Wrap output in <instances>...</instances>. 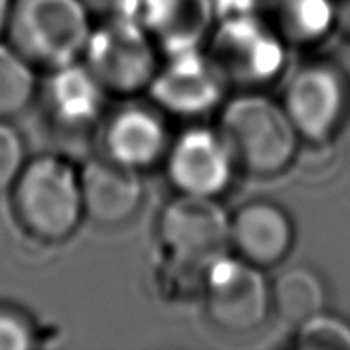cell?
Returning <instances> with one entry per match:
<instances>
[{
  "mask_svg": "<svg viewBox=\"0 0 350 350\" xmlns=\"http://www.w3.org/2000/svg\"><path fill=\"white\" fill-rule=\"evenodd\" d=\"M8 198L14 221L36 243H66L87 221L79 162L62 152L29 157Z\"/></svg>",
  "mask_w": 350,
  "mask_h": 350,
  "instance_id": "6da1fadb",
  "label": "cell"
},
{
  "mask_svg": "<svg viewBox=\"0 0 350 350\" xmlns=\"http://www.w3.org/2000/svg\"><path fill=\"white\" fill-rule=\"evenodd\" d=\"M92 29L83 0H14L4 40L47 72L81 61Z\"/></svg>",
  "mask_w": 350,
  "mask_h": 350,
  "instance_id": "7a4b0ae2",
  "label": "cell"
},
{
  "mask_svg": "<svg viewBox=\"0 0 350 350\" xmlns=\"http://www.w3.org/2000/svg\"><path fill=\"white\" fill-rule=\"evenodd\" d=\"M219 132L234 164L254 175H275L290 166L299 145V132L286 109L262 94L230 100L219 119Z\"/></svg>",
  "mask_w": 350,
  "mask_h": 350,
  "instance_id": "3957f363",
  "label": "cell"
},
{
  "mask_svg": "<svg viewBox=\"0 0 350 350\" xmlns=\"http://www.w3.org/2000/svg\"><path fill=\"white\" fill-rule=\"evenodd\" d=\"M159 46L139 19L94 23L83 62L111 98H136L147 92L160 66Z\"/></svg>",
  "mask_w": 350,
  "mask_h": 350,
  "instance_id": "277c9868",
  "label": "cell"
},
{
  "mask_svg": "<svg viewBox=\"0 0 350 350\" xmlns=\"http://www.w3.org/2000/svg\"><path fill=\"white\" fill-rule=\"evenodd\" d=\"M157 239L172 266L206 273L230 247V217L215 198L179 194L162 209Z\"/></svg>",
  "mask_w": 350,
  "mask_h": 350,
  "instance_id": "5b68a950",
  "label": "cell"
},
{
  "mask_svg": "<svg viewBox=\"0 0 350 350\" xmlns=\"http://www.w3.org/2000/svg\"><path fill=\"white\" fill-rule=\"evenodd\" d=\"M206 312L228 334H249L266 322L271 311V288L262 267L243 258L215 260L204 277Z\"/></svg>",
  "mask_w": 350,
  "mask_h": 350,
  "instance_id": "8992f818",
  "label": "cell"
},
{
  "mask_svg": "<svg viewBox=\"0 0 350 350\" xmlns=\"http://www.w3.org/2000/svg\"><path fill=\"white\" fill-rule=\"evenodd\" d=\"M209 61L222 81L239 87L267 83L282 68L281 36L251 14L226 16L215 32Z\"/></svg>",
  "mask_w": 350,
  "mask_h": 350,
  "instance_id": "52a82bcc",
  "label": "cell"
},
{
  "mask_svg": "<svg viewBox=\"0 0 350 350\" xmlns=\"http://www.w3.org/2000/svg\"><path fill=\"white\" fill-rule=\"evenodd\" d=\"M109 94L83 62L42 72L36 106L61 136L96 134L109 111Z\"/></svg>",
  "mask_w": 350,
  "mask_h": 350,
  "instance_id": "ba28073f",
  "label": "cell"
},
{
  "mask_svg": "<svg viewBox=\"0 0 350 350\" xmlns=\"http://www.w3.org/2000/svg\"><path fill=\"white\" fill-rule=\"evenodd\" d=\"M282 107L299 136L320 144L334 136L347 115L349 81L332 62H309L290 79Z\"/></svg>",
  "mask_w": 350,
  "mask_h": 350,
  "instance_id": "9c48e42d",
  "label": "cell"
},
{
  "mask_svg": "<svg viewBox=\"0 0 350 350\" xmlns=\"http://www.w3.org/2000/svg\"><path fill=\"white\" fill-rule=\"evenodd\" d=\"M96 134L102 157L139 174L164 162L172 144L162 109L136 98L109 109Z\"/></svg>",
  "mask_w": 350,
  "mask_h": 350,
  "instance_id": "30bf717a",
  "label": "cell"
},
{
  "mask_svg": "<svg viewBox=\"0 0 350 350\" xmlns=\"http://www.w3.org/2000/svg\"><path fill=\"white\" fill-rule=\"evenodd\" d=\"M164 162L175 191L207 198L219 196L228 187L234 166L221 132L198 126L172 139Z\"/></svg>",
  "mask_w": 350,
  "mask_h": 350,
  "instance_id": "8fae6325",
  "label": "cell"
},
{
  "mask_svg": "<svg viewBox=\"0 0 350 350\" xmlns=\"http://www.w3.org/2000/svg\"><path fill=\"white\" fill-rule=\"evenodd\" d=\"M222 77L213 62L202 57L198 49L170 53L160 64L147 92L152 104L174 115H200L219 104Z\"/></svg>",
  "mask_w": 350,
  "mask_h": 350,
  "instance_id": "7c38bea8",
  "label": "cell"
},
{
  "mask_svg": "<svg viewBox=\"0 0 350 350\" xmlns=\"http://www.w3.org/2000/svg\"><path fill=\"white\" fill-rule=\"evenodd\" d=\"M85 219L100 228L129 224L144 206L142 174L106 157H92L79 164Z\"/></svg>",
  "mask_w": 350,
  "mask_h": 350,
  "instance_id": "4fadbf2b",
  "label": "cell"
},
{
  "mask_svg": "<svg viewBox=\"0 0 350 350\" xmlns=\"http://www.w3.org/2000/svg\"><path fill=\"white\" fill-rule=\"evenodd\" d=\"M294 226L277 204L258 200L239 207L230 219V245L239 258L258 267L279 264L292 249Z\"/></svg>",
  "mask_w": 350,
  "mask_h": 350,
  "instance_id": "5bb4252c",
  "label": "cell"
},
{
  "mask_svg": "<svg viewBox=\"0 0 350 350\" xmlns=\"http://www.w3.org/2000/svg\"><path fill=\"white\" fill-rule=\"evenodd\" d=\"M215 16V0H142L139 8V23L167 55L198 49Z\"/></svg>",
  "mask_w": 350,
  "mask_h": 350,
  "instance_id": "9a60e30c",
  "label": "cell"
},
{
  "mask_svg": "<svg viewBox=\"0 0 350 350\" xmlns=\"http://www.w3.org/2000/svg\"><path fill=\"white\" fill-rule=\"evenodd\" d=\"M326 288L309 267H292L275 281L271 288V311L282 324L299 327L324 312Z\"/></svg>",
  "mask_w": 350,
  "mask_h": 350,
  "instance_id": "2e32d148",
  "label": "cell"
},
{
  "mask_svg": "<svg viewBox=\"0 0 350 350\" xmlns=\"http://www.w3.org/2000/svg\"><path fill=\"white\" fill-rule=\"evenodd\" d=\"M40 72L10 42L0 40V119L14 121L36 106Z\"/></svg>",
  "mask_w": 350,
  "mask_h": 350,
  "instance_id": "e0dca14e",
  "label": "cell"
},
{
  "mask_svg": "<svg viewBox=\"0 0 350 350\" xmlns=\"http://www.w3.org/2000/svg\"><path fill=\"white\" fill-rule=\"evenodd\" d=\"M269 8L275 32L296 44L322 38L337 23L334 0H271Z\"/></svg>",
  "mask_w": 350,
  "mask_h": 350,
  "instance_id": "ac0fdd59",
  "label": "cell"
},
{
  "mask_svg": "<svg viewBox=\"0 0 350 350\" xmlns=\"http://www.w3.org/2000/svg\"><path fill=\"white\" fill-rule=\"evenodd\" d=\"M296 329L299 350H350V324L342 319L320 312Z\"/></svg>",
  "mask_w": 350,
  "mask_h": 350,
  "instance_id": "d6986e66",
  "label": "cell"
},
{
  "mask_svg": "<svg viewBox=\"0 0 350 350\" xmlns=\"http://www.w3.org/2000/svg\"><path fill=\"white\" fill-rule=\"evenodd\" d=\"M38 326L19 305L0 301V350H31L40 341Z\"/></svg>",
  "mask_w": 350,
  "mask_h": 350,
  "instance_id": "ffe728a7",
  "label": "cell"
},
{
  "mask_svg": "<svg viewBox=\"0 0 350 350\" xmlns=\"http://www.w3.org/2000/svg\"><path fill=\"white\" fill-rule=\"evenodd\" d=\"M27 142L14 121L0 119V196H8L27 164Z\"/></svg>",
  "mask_w": 350,
  "mask_h": 350,
  "instance_id": "44dd1931",
  "label": "cell"
},
{
  "mask_svg": "<svg viewBox=\"0 0 350 350\" xmlns=\"http://www.w3.org/2000/svg\"><path fill=\"white\" fill-rule=\"evenodd\" d=\"M94 23L115 19H139L142 0H83Z\"/></svg>",
  "mask_w": 350,
  "mask_h": 350,
  "instance_id": "7402d4cb",
  "label": "cell"
},
{
  "mask_svg": "<svg viewBox=\"0 0 350 350\" xmlns=\"http://www.w3.org/2000/svg\"><path fill=\"white\" fill-rule=\"evenodd\" d=\"M335 12H337V25L350 38V0H335Z\"/></svg>",
  "mask_w": 350,
  "mask_h": 350,
  "instance_id": "603a6c76",
  "label": "cell"
},
{
  "mask_svg": "<svg viewBox=\"0 0 350 350\" xmlns=\"http://www.w3.org/2000/svg\"><path fill=\"white\" fill-rule=\"evenodd\" d=\"M12 2H14V0H0V40L6 36L10 12H12Z\"/></svg>",
  "mask_w": 350,
  "mask_h": 350,
  "instance_id": "cb8c5ba5",
  "label": "cell"
}]
</instances>
